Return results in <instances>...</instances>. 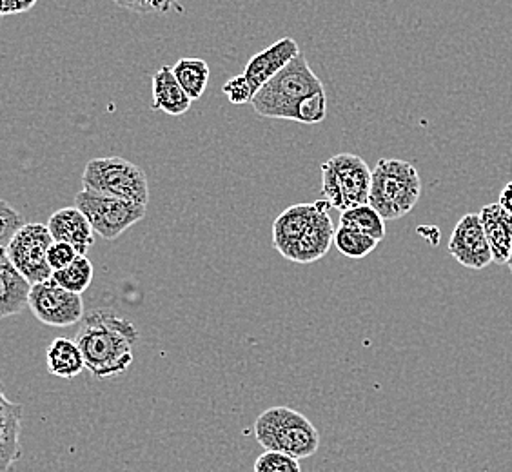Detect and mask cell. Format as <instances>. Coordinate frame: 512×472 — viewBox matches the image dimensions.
<instances>
[{
    "mask_svg": "<svg viewBox=\"0 0 512 472\" xmlns=\"http://www.w3.org/2000/svg\"><path fill=\"white\" fill-rule=\"evenodd\" d=\"M135 324L106 311H93L82 318L75 342L84 364L97 380L126 373L133 364V347L138 342Z\"/></svg>",
    "mask_w": 512,
    "mask_h": 472,
    "instance_id": "obj_1",
    "label": "cell"
},
{
    "mask_svg": "<svg viewBox=\"0 0 512 472\" xmlns=\"http://www.w3.org/2000/svg\"><path fill=\"white\" fill-rule=\"evenodd\" d=\"M329 202L295 204L282 211L273 222L271 238L280 255L295 264L322 260L335 242V226L329 217Z\"/></svg>",
    "mask_w": 512,
    "mask_h": 472,
    "instance_id": "obj_2",
    "label": "cell"
},
{
    "mask_svg": "<svg viewBox=\"0 0 512 472\" xmlns=\"http://www.w3.org/2000/svg\"><path fill=\"white\" fill-rule=\"evenodd\" d=\"M322 89V80L318 79L306 55L300 51L295 59L256 91L251 106L260 117L293 120L296 104Z\"/></svg>",
    "mask_w": 512,
    "mask_h": 472,
    "instance_id": "obj_3",
    "label": "cell"
},
{
    "mask_svg": "<svg viewBox=\"0 0 512 472\" xmlns=\"http://www.w3.org/2000/svg\"><path fill=\"white\" fill-rule=\"evenodd\" d=\"M422 195L418 169L407 160L380 158L371 175L369 204L384 220H398L413 211Z\"/></svg>",
    "mask_w": 512,
    "mask_h": 472,
    "instance_id": "obj_4",
    "label": "cell"
},
{
    "mask_svg": "<svg viewBox=\"0 0 512 472\" xmlns=\"http://www.w3.org/2000/svg\"><path fill=\"white\" fill-rule=\"evenodd\" d=\"M255 438L266 451H280L296 460L311 458L320 449L313 422L291 407H271L255 420Z\"/></svg>",
    "mask_w": 512,
    "mask_h": 472,
    "instance_id": "obj_5",
    "label": "cell"
},
{
    "mask_svg": "<svg viewBox=\"0 0 512 472\" xmlns=\"http://www.w3.org/2000/svg\"><path fill=\"white\" fill-rule=\"evenodd\" d=\"M373 171L353 153H340L322 164V198L340 213L349 207L369 204Z\"/></svg>",
    "mask_w": 512,
    "mask_h": 472,
    "instance_id": "obj_6",
    "label": "cell"
},
{
    "mask_svg": "<svg viewBox=\"0 0 512 472\" xmlns=\"http://www.w3.org/2000/svg\"><path fill=\"white\" fill-rule=\"evenodd\" d=\"M82 187L148 206L149 184L144 169L122 157L93 158L82 173Z\"/></svg>",
    "mask_w": 512,
    "mask_h": 472,
    "instance_id": "obj_7",
    "label": "cell"
},
{
    "mask_svg": "<svg viewBox=\"0 0 512 472\" xmlns=\"http://www.w3.org/2000/svg\"><path fill=\"white\" fill-rule=\"evenodd\" d=\"M75 207H79L93 231L104 240L119 238L146 217V206L89 189L77 193Z\"/></svg>",
    "mask_w": 512,
    "mask_h": 472,
    "instance_id": "obj_8",
    "label": "cell"
},
{
    "mask_svg": "<svg viewBox=\"0 0 512 472\" xmlns=\"http://www.w3.org/2000/svg\"><path fill=\"white\" fill-rule=\"evenodd\" d=\"M50 229L44 224H24L8 242V255L13 266L24 276L31 286L48 280L53 275L48 251L53 244Z\"/></svg>",
    "mask_w": 512,
    "mask_h": 472,
    "instance_id": "obj_9",
    "label": "cell"
},
{
    "mask_svg": "<svg viewBox=\"0 0 512 472\" xmlns=\"http://www.w3.org/2000/svg\"><path fill=\"white\" fill-rule=\"evenodd\" d=\"M28 309L40 324L50 327H69L84 318L82 295L64 289L53 278L31 286Z\"/></svg>",
    "mask_w": 512,
    "mask_h": 472,
    "instance_id": "obj_10",
    "label": "cell"
},
{
    "mask_svg": "<svg viewBox=\"0 0 512 472\" xmlns=\"http://www.w3.org/2000/svg\"><path fill=\"white\" fill-rule=\"evenodd\" d=\"M449 255L454 256L460 266L474 271H482L493 262V251L478 213H467L458 220L449 240Z\"/></svg>",
    "mask_w": 512,
    "mask_h": 472,
    "instance_id": "obj_11",
    "label": "cell"
},
{
    "mask_svg": "<svg viewBox=\"0 0 512 472\" xmlns=\"http://www.w3.org/2000/svg\"><path fill=\"white\" fill-rule=\"evenodd\" d=\"M22 414V405L11 402L0 382V472H17V463L22 458Z\"/></svg>",
    "mask_w": 512,
    "mask_h": 472,
    "instance_id": "obj_12",
    "label": "cell"
},
{
    "mask_svg": "<svg viewBox=\"0 0 512 472\" xmlns=\"http://www.w3.org/2000/svg\"><path fill=\"white\" fill-rule=\"evenodd\" d=\"M298 53H300L298 42L291 37H284L276 40L275 44H271L267 50L253 55L244 69V77L253 89V93L262 88L267 80L273 79L276 73L295 59Z\"/></svg>",
    "mask_w": 512,
    "mask_h": 472,
    "instance_id": "obj_13",
    "label": "cell"
},
{
    "mask_svg": "<svg viewBox=\"0 0 512 472\" xmlns=\"http://www.w3.org/2000/svg\"><path fill=\"white\" fill-rule=\"evenodd\" d=\"M55 242H66L79 255H88L89 247L95 242V231L79 207H62L55 211L48 222Z\"/></svg>",
    "mask_w": 512,
    "mask_h": 472,
    "instance_id": "obj_14",
    "label": "cell"
},
{
    "mask_svg": "<svg viewBox=\"0 0 512 472\" xmlns=\"http://www.w3.org/2000/svg\"><path fill=\"white\" fill-rule=\"evenodd\" d=\"M30 291V282L13 266L6 246H0V320L28 309Z\"/></svg>",
    "mask_w": 512,
    "mask_h": 472,
    "instance_id": "obj_15",
    "label": "cell"
},
{
    "mask_svg": "<svg viewBox=\"0 0 512 472\" xmlns=\"http://www.w3.org/2000/svg\"><path fill=\"white\" fill-rule=\"evenodd\" d=\"M480 215L483 233L493 251V262L505 266L512 247V215H509L500 204H489L483 207Z\"/></svg>",
    "mask_w": 512,
    "mask_h": 472,
    "instance_id": "obj_16",
    "label": "cell"
},
{
    "mask_svg": "<svg viewBox=\"0 0 512 472\" xmlns=\"http://www.w3.org/2000/svg\"><path fill=\"white\" fill-rule=\"evenodd\" d=\"M188 93L178 84L173 69L162 66L153 73V104L151 108L164 111L169 117H180L191 108Z\"/></svg>",
    "mask_w": 512,
    "mask_h": 472,
    "instance_id": "obj_17",
    "label": "cell"
},
{
    "mask_svg": "<svg viewBox=\"0 0 512 472\" xmlns=\"http://www.w3.org/2000/svg\"><path fill=\"white\" fill-rule=\"evenodd\" d=\"M46 364L53 376L64 378V380L77 378L86 369L79 345L69 338H57L51 342L46 351Z\"/></svg>",
    "mask_w": 512,
    "mask_h": 472,
    "instance_id": "obj_18",
    "label": "cell"
},
{
    "mask_svg": "<svg viewBox=\"0 0 512 472\" xmlns=\"http://www.w3.org/2000/svg\"><path fill=\"white\" fill-rule=\"evenodd\" d=\"M171 69L177 77L178 84L188 93L189 99L198 100L204 95L211 77V69L207 66L206 60L180 59L175 68Z\"/></svg>",
    "mask_w": 512,
    "mask_h": 472,
    "instance_id": "obj_19",
    "label": "cell"
},
{
    "mask_svg": "<svg viewBox=\"0 0 512 472\" xmlns=\"http://www.w3.org/2000/svg\"><path fill=\"white\" fill-rule=\"evenodd\" d=\"M340 226L351 227L360 233L373 236L378 242L385 238V220L371 204L349 207L340 213Z\"/></svg>",
    "mask_w": 512,
    "mask_h": 472,
    "instance_id": "obj_20",
    "label": "cell"
},
{
    "mask_svg": "<svg viewBox=\"0 0 512 472\" xmlns=\"http://www.w3.org/2000/svg\"><path fill=\"white\" fill-rule=\"evenodd\" d=\"M93 275H95V269H93V264L89 262L88 256L79 255L68 267L53 271L51 278L64 289L82 295L91 286Z\"/></svg>",
    "mask_w": 512,
    "mask_h": 472,
    "instance_id": "obj_21",
    "label": "cell"
},
{
    "mask_svg": "<svg viewBox=\"0 0 512 472\" xmlns=\"http://www.w3.org/2000/svg\"><path fill=\"white\" fill-rule=\"evenodd\" d=\"M333 244L340 255L347 256L351 260H362L365 256L371 255L380 242L373 236L360 233L351 227L338 226Z\"/></svg>",
    "mask_w": 512,
    "mask_h": 472,
    "instance_id": "obj_22",
    "label": "cell"
},
{
    "mask_svg": "<svg viewBox=\"0 0 512 472\" xmlns=\"http://www.w3.org/2000/svg\"><path fill=\"white\" fill-rule=\"evenodd\" d=\"M327 117V95L325 89L307 95L306 99L300 100L295 108V122L300 124H320Z\"/></svg>",
    "mask_w": 512,
    "mask_h": 472,
    "instance_id": "obj_23",
    "label": "cell"
},
{
    "mask_svg": "<svg viewBox=\"0 0 512 472\" xmlns=\"http://www.w3.org/2000/svg\"><path fill=\"white\" fill-rule=\"evenodd\" d=\"M255 472H302L300 460L280 451H266L256 458Z\"/></svg>",
    "mask_w": 512,
    "mask_h": 472,
    "instance_id": "obj_24",
    "label": "cell"
},
{
    "mask_svg": "<svg viewBox=\"0 0 512 472\" xmlns=\"http://www.w3.org/2000/svg\"><path fill=\"white\" fill-rule=\"evenodd\" d=\"M124 10L135 11V13H169V11L177 10L182 13L180 0H111Z\"/></svg>",
    "mask_w": 512,
    "mask_h": 472,
    "instance_id": "obj_25",
    "label": "cell"
},
{
    "mask_svg": "<svg viewBox=\"0 0 512 472\" xmlns=\"http://www.w3.org/2000/svg\"><path fill=\"white\" fill-rule=\"evenodd\" d=\"M24 226V218L15 207L0 198V246H8L11 236Z\"/></svg>",
    "mask_w": 512,
    "mask_h": 472,
    "instance_id": "obj_26",
    "label": "cell"
},
{
    "mask_svg": "<svg viewBox=\"0 0 512 472\" xmlns=\"http://www.w3.org/2000/svg\"><path fill=\"white\" fill-rule=\"evenodd\" d=\"M224 95H226L227 100L231 102V104H235V106H244V104H251V100H253V89L249 86V82H247L246 77H244V73L242 75H237V77H233L231 80H227L226 84H224Z\"/></svg>",
    "mask_w": 512,
    "mask_h": 472,
    "instance_id": "obj_27",
    "label": "cell"
},
{
    "mask_svg": "<svg viewBox=\"0 0 512 472\" xmlns=\"http://www.w3.org/2000/svg\"><path fill=\"white\" fill-rule=\"evenodd\" d=\"M79 253L75 251V247L69 246L66 242H53L48 251V262H50L51 271H59L68 267Z\"/></svg>",
    "mask_w": 512,
    "mask_h": 472,
    "instance_id": "obj_28",
    "label": "cell"
},
{
    "mask_svg": "<svg viewBox=\"0 0 512 472\" xmlns=\"http://www.w3.org/2000/svg\"><path fill=\"white\" fill-rule=\"evenodd\" d=\"M39 0H0V19L30 11Z\"/></svg>",
    "mask_w": 512,
    "mask_h": 472,
    "instance_id": "obj_29",
    "label": "cell"
},
{
    "mask_svg": "<svg viewBox=\"0 0 512 472\" xmlns=\"http://www.w3.org/2000/svg\"><path fill=\"white\" fill-rule=\"evenodd\" d=\"M498 204H500L509 215H512V182H509L507 186L503 187L500 198H498Z\"/></svg>",
    "mask_w": 512,
    "mask_h": 472,
    "instance_id": "obj_30",
    "label": "cell"
},
{
    "mask_svg": "<svg viewBox=\"0 0 512 472\" xmlns=\"http://www.w3.org/2000/svg\"><path fill=\"white\" fill-rule=\"evenodd\" d=\"M505 266L509 267L511 269L512 273V247H511V253H509V258H507V264Z\"/></svg>",
    "mask_w": 512,
    "mask_h": 472,
    "instance_id": "obj_31",
    "label": "cell"
}]
</instances>
